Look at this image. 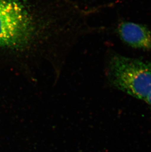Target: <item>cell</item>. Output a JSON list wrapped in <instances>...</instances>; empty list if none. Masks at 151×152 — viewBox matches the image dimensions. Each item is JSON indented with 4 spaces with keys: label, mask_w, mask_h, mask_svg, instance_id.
I'll list each match as a JSON object with an SVG mask.
<instances>
[{
    "label": "cell",
    "mask_w": 151,
    "mask_h": 152,
    "mask_svg": "<svg viewBox=\"0 0 151 152\" xmlns=\"http://www.w3.org/2000/svg\"><path fill=\"white\" fill-rule=\"evenodd\" d=\"M47 23L28 0H0V48L33 50L45 35Z\"/></svg>",
    "instance_id": "1"
},
{
    "label": "cell",
    "mask_w": 151,
    "mask_h": 152,
    "mask_svg": "<svg viewBox=\"0 0 151 152\" xmlns=\"http://www.w3.org/2000/svg\"><path fill=\"white\" fill-rule=\"evenodd\" d=\"M107 76L116 89L145 101L151 91V61L113 55L108 62Z\"/></svg>",
    "instance_id": "2"
},
{
    "label": "cell",
    "mask_w": 151,
    "mask_h": 152,
    "mask_svg": "<svg viewBox=\"0 0 151 152\" xmlns=\"http://www.w3.org/2000/svg\"><path fill=\"white\" fill-rule=\"evenodd\" d=\"M119 37L128 46L144 50H151V32L143 25L123 22L117 29Z\"/></svg>",
    "instance_id": "3"
},
{
    "label": "cell",
    "mask_w": 151,
    "mask_h": 152,
    "mask_svg": "<svg viewBox=\"0 0 151 152\" xmlns=\"http://www.w3.org/2000/svg\"><path fill=\"white\" fill-rule=\"evenodd\" d=\"M145 101L147 102V103H148V104L150 105V108H151V91H150L149 94L148 96H147Z\"/></svg>",
    "instance_id": "4"
}]
</instances>
